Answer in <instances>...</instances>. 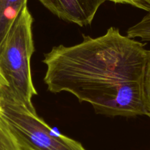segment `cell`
I'll return each mask as SVG.
<instances>
[{
	"label": "cell",
	"mask_w": 150,
	"mask_h": 150,
	"mask_svg": "<svg viewBox=\"0 0 150 150\" xmlns=\"http://www.w3.org/2000/svg\"><path fill=\"white\" fill-rule=\"evenodd\" d=\"M144 88L146 103L149 114V117H150V51H148V58H147L145 74H144Z\"/></svg>",
	"instance_id": "obj_8"
},
{
	"label": "cell",
	"mask_w": 150,
	"mask_h": 150,
	"mask_svg": "<svg viewBox=\"0 0 150 150\" xmlns=\"http://www.w3.org/2000/svg\"><path fill=\"white\" fill-rule=\"evenodd\" d=\"M81 43L54 47L44 54V83L50 92H69L109 116H149L144 80V44L110 27L100 37L83 35Z\"/></svg>",
	"instance_id": "obj_1"
},
{
	"label": "cell",
	"mask_w": 150,
	"mask_h": 150,
	"mask_svg": "<svg viewBox=\"0 0 150 150\" xmlns=\"http://www.w3.org/2000/svg\"><path fill=\"white\" fill-rule=\"evenodd\" d=\"M33 18L28 7L16 19L0 52V93L27 106H33L37 95L30 70V59L35 51Z\"/></svg>",
	"instance_id": "obj_2"
},
{
	"label": "cell",
	"mask_w": 150,
	"mask_h": 150,
	"mask_svg": "<svg viewBox=\"0 0 150 150\" xmlns=\"http://www.w3.org/2000/svg\"><path fill=\"white\" fill-rule=\"evenodd\" d=\"M115 4L129 5L143 11L150 12V0H108Z\"/></svg>",
	"instance_id": "obj_9"
},
{
	"label": "cell",
	"mask_w": 150,
	"mask_h": 150,
	"mask_svg": "<svg viewBox=\"0 0 150 150\" xmlns=\"http://www.w3.org/2000/svg\"><path fill=\"white\" fill-rule=\"evenodd\" d=\"M0 150H22L0 113Z\"/></svg>",
	"instance_id": "obj_6"
},
{
	"label": "cell",
	"mask_w": 150,
	"mask_h": 150,
	"mask_svg": "<svg viewBox=\"0 0 150 150\" xmlns=\"http://www.w3.org/2000/svg\"><path fill=\"white\" fill-rule=\"evenodd\" d=\"M1 116L22 150H86L80 143L54 132L38 116L34 106H27L0 93Z\"/></svg>",
	"instance_id": "obj_3"
},
{
	"label": "cell",
	"mask_w": 150,
	"mask_h": 150,
	"mask_svg": "<svg viewBox=\"0 0 150 150\" xmlns=\"http://www.w3.org/2000/svg\"><path fill=\"white\" fill-rule=\"evenodd\" d=\"M127 34V36L130 38H139L143 41H150V12L141 21L129 27Z\"/></svg>",
	"instance_id": "obj_7"
},
{
	"label": "cell",
	"mask_w": 150,
	"mask_h": 150,
	"mask_svg": "<svg viewBox=\"0 0 150 150\" xmlns=\"http://www.w3.org/2000/svg\"><path fill=\"white\" fill-rule=\"evenodd\" d=\"M59 18L77 25L92 23L101 5L108 0H38Z\"/></svg>",
	"instance_id": "obj_4"
},
{
	"label": "cell",
	"mask_w": 150,
	"mask_h": 150,
	"mask_svg": "<svg viewBox=\"0 0 150 150\" xmlns=\"http://www.w3.org/2000/svg\"><path fill=\"white\" fill-rule=\"evenodd\" d=\"M28 0H0V52L16 19Z\"/></svg>",
	"instance_id": "obj_5"
}]
</instances>
